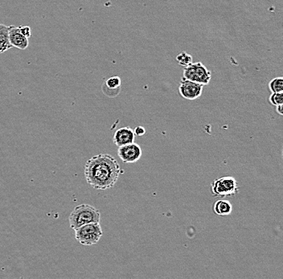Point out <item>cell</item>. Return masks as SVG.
<instances>
[{
    "instance_id": "6da1fadb",
    "label": "cell",
    "mask_w": 283,
    "mask_h": 279,
    "mask_svg": "<svg viewBox=\"0 0 283 279\" xmlns=\"http://www.w3.org/2000/svg\"><path fill=\"white\" fill-rule=\"evenodd\" d=\"M87 183L96 190H107L114 187L124 170L117 160L107 154L94 156L84 165Z\"/></svg>"
},
{
    "instance_id": "7a4b0ae2",
    "label": "cell",
    "mask_w": 283,
    "mask_h": 279,
    "mask_svg": "<svg viewBox=\"0 0 283 279\" xmlns=\"http://www.w3.org/2000/svg\"><path fill=\"white\" fill-rule=\"evenodd\" d=\"M100 220V214L96 208L90 204H80L76 206L68 218L70 228L75 230L84 224L98 223Z\"/></svg>"
},
{
    "instance_id": "3957f363",
    "label": "cell",
    "mask_w": 283,
    "mask_h": 279,
    "mask_svg": "<svg viewBox=\"0 0 283 279\" xmlns=\"http://www.w3.org/2000/svg\"><path fill=\"white\" fill-rule=\"evenodd\" d=\"M74 231L76 240L86 246L96 244L103 235L102 230L99 222L84 224Z\"/></svg>"
},
{
    "instance_id": "277c9868",
    "label": "cell",
    "mask_w": 283,
    "mask_h": 279,
    "mask_svg": "<svg viewBox=\"0 0 283 279\" xmlns=\"http://www.w3.org/2000/svg\"><path fill=\"white\" fill-rule=\"evenodd\" d=\"M183 78L194 82L207 86L211 80L212 74L201 62H196L184 67Z\"/></svg>"
},
{
    "instance_id": "5b68a950",
    "label": "cell",
    "mask_w": 283,
    "mask_h": 279,
    "mask_svg": "<svg viewBox=\"0 0 283 279\" xmlns=\"http://www.w3.org/2000/svg\"><path fill=\"white\" fill-rule=\"evenodd\" d=\"M211 191L214 196L226 197L235 196L239 192L236 178L232 176H223L211 184Z\"/></svg>"
},
{
    "instance_id": "8992f818",
    "label": "cell",
    "mask_w": 283,
    "mask_h": 279,
    "mask_svg": "<svg viewBox=\"0 0 283 279\" xmlns=\"http://www.w3.org/2000/svg\"><path fill=\"white\" fill-rule=\"evenodd\" d=\"M204 86L203 84L194 82L183 78L178 87V92L184 98L192 101L202 95Z\"/></svg>"
},
{
    "instance_id": "52a82bcc",
    "label": "cell",
    "mask_w": 283,
    "mask_h": 279,
    "mask_svg": "<svg viewBox=\"0 0 283 279\" xmlns=\"http://www.w3.org/2000/svg\"><path fill=\"white\" fill-rule=\"evenodd\" d=\"M142 152L138 144L136 142L119 146L118 156L125 164H134L141 158Z\"/></svg>"
},
{
    "instance_id": "ba28073f",
    "label": "cell",
    "mask_w": 283,
    "mask_h": 279,
    "mask_svg": "<svg viewBox=\"0 0 283 279\" xmlns=\"http://www.w3.org/2000/svg\"><path fill=\"white\" fill-rule=\"evenodd\" d=\"M9 42L10 46L18 50H26L29 46L28 39L21 33L20 28L14 26H9Z\"/></svg>"
},
{
    "instance_id": "9c48e42d",
    "label": "cell",
    "mask_w": 283,
    "mask_h": 279,
    "mask_svg": "<svg viewBox=\"0 0 283 279\" xmlns=\"http://www.w3.org/2000/svg\"><path fill=\"white\" fill-rule=\"evenodd\" d=\"M134 140H136V134L134 133V130L128 126L117 130L113 138L114 144L118 148L134 142Z\"/></svg>"
},
{
    "instance_id": "30bf717a",
    "label": "cell",
    "mask_w": 283,
    "mask_h": 279,
    "mask_svg": "<svg viewBox=\"0 0 283 279\" xmlns=\"http://www.w3.org/2000/svg\"><path fill=\"white\" fill-rule=\"evenodd\" d=\"M104 94L109 98H115L121 91V78L119 76H112L106 80L102 86Z\"/></svg>"
},
{
    "instance_id": "8fae6325",
    "label": "cell",
    "mask_w": 283,
    "mask_h": 279,
    "mask_svg": "<svg viewBox=\"0 0 283 279\" xmlns=\"http://www.w3.org/2000/svg\"><path fill=\"white\" fill-rule=\"evenodd\" d=\"M9 42V27L0 24V54L12 48Z\"/></svg>"
},
{
    "instance_id": "7c38bea8",
    "label": "cell",
    "mask_w": 283,
    "mask_h": 279,
    "mask_svg": "<svg viewBox=\"0 0 283 279\" xmlns=\"http://www.w3.org/2000/svg\"><path fill=\"white\" fill-rule=\"evenodd\" d=\"M214 210L216 214L224 216L232 214V206L228 200H219L214 204Z\"/></svg>"
},
{
    "instance_id": "4fadbf2b",
    "label": "cell",
    "mask_w": 283,
    "mask_h": 279,
    "mask_svg": "<svg viewBox=\"0 0 283 279\" xmlns=\"http://www.w3.org/2000/svg\"><path fill=\"white\" fill-rule=\"evenodd\" d=\"M269 88L271 92H283V78H274L269 83Z\"/></svg>"
},
{
    "instance_id": "5bb4252c",
    "label": "cell",
    "mask_w": 283,
    "mask_h": 279,
    "mask_svg": "<svg viewBox=\"0 0 283 279\" xmlns=\"http://www.w3.org/2000/svg\"><path fill=\"white\" fill-rule=\"evenodd\" d=\"M176 60L180 66L186 67L192 63V56L186 52H182L177 56Z\"/></svg>"
},
{
    "instance_id": "9a60e30c",
    "label": "cell",
    "mask_w": 283,
    "mask_h": 279,
    "mask_svg": "<svg viewBox=\"0 0 283 279\" xmlns=\"http://www.w3.org/2000/svg\"><path fill=\"white\" fill-rule=\"evenodd\" d=\"M270 102L276 106L283 104V92H272L270 96Z\"/></svg>"
},
{
    "instance_id": "2e32d148",
    "label": "cell",
    "mask_w": 283,
    "mask_h": 279,
    "mask_svg": "<svg viewBox=\"0 0 283 279\" xmlns=\"http://www.w3.org/2000/svg\"><path fill=\"white\" fill-rule=\"evenodd\" d=\"M18 28H20L21 33H22L24 36L27 37L28 39H29V38L32 36L31 28L28 27V26H20Z\"/></svg>"
},
{
    "instance_id": "e0dca14e",
    "label": "cell",
    "mask_w": 283,
    "mask_h": 279,
    "mask_svg": "<svg viewBox=\"0 0 283 279\" xmlns=\"http://www.w3.org/2000/svg\"><path fill=\"white\" fill-rule=\"evenodd\" d=\"M134 133L136 136H138V137H141V136H144L145 133H146V130L144 126H137V128L134 130Z\"/></svg>"
},
{
    "instance_id": "ac0fdd59",
    "label": "cell",
    "mask_w": 283,
    "mask_h": 279,
    "mask_svg": "<svg viewBox=\"0 0 283 279\" xmlns=\"http://www.w3.org/2000/svg\"><path fill=\"white\" fill-rule=\"evenodd\" d=\"M276 110H277L278 114L283 115V104L277 106V109H276Z\"/></svg>"
}]
</instances>
